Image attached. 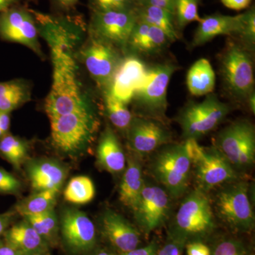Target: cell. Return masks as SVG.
<instances>
[{"mask_svg":"<svg viewBox=\"0 0 255 255\" xmlns=\"http://www.w3.org/2000/svg\"><path fill=\"white\" fill-rule=\"evenodd\" d=\"M36 21L38 29L48 38L53 62V83L45 102L47 115L50 117L93 110L82 93L76 63L64 40L73 26V21L41 12L36 15Z\"/></svg>","mask_w":255,"mask_h":255,"instance_id":"6da1fadb","label":"cell"},{"mask_svg":"<svg viewBox=\"0 0 255 255\" xmlns=\"http://www.w3.org/2000/svg\"><path fill=\"white\" fill-rule=\"evenodd\" d=\"M53 145L63 153H82L95 139L99 121L93 110L50 117Z\"/></svg>","mask_w":255,"mask_h":255,"instance_id":"7a4b0ae2","label":"cell"},{"mask_svg":"<svg viewBox=\"0 0 255 255\" xmlns=\"http://www.w3.org/2000/svg\"><path fill=\"white\" fill-rule=\"evenodd\" d=\"M150 164L151 174L169 196L177 199L187 192L192 166L184 144L162 146Z\"/></svg>","mask_w":255,"mask_h":255,"instance_id":"3957f363","label":"cell"},{"mask_svg":"<svg viewBox=\"0 0 255 255\" xmlns=\"http://www.w3.org/2000/svg\"><path fill=\"white\" fill-rule=\"evenodd\" d=\"M250 49L229 41L220 58V72L225 90L237 100H248L255 92L254 63Z\"/></svg>","mask_w":255,"mask_h":255,"instance_id":"277c9868","label":"cell"},{"mask_svg":"<svg viewBox=\"0 0 255 255\" xmlns=\"http://www.w3.org/2000/svg\"><path fill=\"white\" fill-rule=\"evenodd\" d=\"M184 144L194 167L198 189L206 192L237 179L236 169L216 147H202L194 139L186 140Z\"/></svg>","mask_w":255,"mask_h":255,"instance_id":"5b68a950","label":"cell"},{"mask_svg":"<svg viewBox=\"0 0 255 255\" xmlns=\"http://www.w3.org/2000/svg\"><path fill=\"white\" fill-rule=\"evenodd\" d=\"M230 112V105L211 93L203 102L188 103L178 115L177 121L182 128L183 137L196 140L217 127Z\"/></svg>","mask_w":255,"mask_h":255,"instance_id":"8992f818","label":"cell"},{"mask_svg":"<svg viewBox=\"0 0 255 255\" xmlns=\"http://www.w3.org/2000/svg\"><path fill=\"white\" fill-rule=\"evenodd\" d=\"M177 68V65L170 63L147 68L143 80L132 98L147 118L158 120L165 116L167 89Z\"/></svg>","mask_w":255,"mask_h":255,"instance_id":"52a82bcc","label":"cell"},{"mask_svg":"<svg viewBox=\"0 0 255 255\" xmlns=\"http://www.w3.org/2000/svg\"><path fill=\"white\" fill-rule=\"evenodd\" d=\"M216 149L235 169H247L255 160V129L246 119L225 127L216 136Z\"/></svg>","mask_w":255,"mask_h":255,"instance_id":"ba28073f","label":"cell"},{"mask_svg":"<svg viewBox=\"0 0 255 255\" xmlns=\"http://www.w3.org/2000/svg\"><path fill=\"white\" fill-rule=\"evenodd\" d=\"M215 209L220 219L231 227L241 231L254 227V211L246 182H231L221 189L215 199Z\"/></svg>","mask_w":255,"mask_h":255,"instance_id":"9c48e42d","label":"cell"},{"mask_svg":"<svg viewBox=\"0 0 255 255\" xmlns=\"http://www.w3.org/2000/svg\"><path fill=\"white\" fill-rule=\"evenodd\" d=\"M136 21L134 9L94 11L90 19V35L115 48L126 50Z\"/></svg>","mask_w":255,"mask_h":255,"instance_id":"30bf717a","label":"cell"},{"mask_svg":"<svg viewBox=\"0 0 255 255\" xmlns=\"http://www.w3.org/2000/svg\"><path fill=\"white\" fill-rule=\"evenodd\" d=\"M177 229L182 234L198 236L212 231L214 214L205 191L196 188L186 196L175 216Z\"/></svg>","mask_w":255,"mask_h":255,"instance_id":"8fae6325","label":"cell"},{"mask_svg":"<svg viewBox=\"0 0 255 255\" xmlns=\"http://www.w3.org/2000/svg\"><path fill=\"white\" fill-rule=\"evenodd\" d=\"M38 32L31 9L17 4L0 13V39L20 43L42 57Z\"/></svg>","mask_w":255,"mask_h":255,"instance_id":"7c38bea8","label":"cell"},{"mask_svg":"<svg viewBox=\"0 0 255 255\" xmlns=\"http://www.w3.org/2000/svg\"><path fill=\"white\" fill-rule=\"evenodd\" d=\"M87 71L100 87H109L122 63L117 48L90 35V40L82 51Z\"/></svg>","mask_w":255,"mask_h":255,"instance_id":"4fadbf2b","label":"cell"},{"mask_svg":"<svg viewBox=\"0 0 255 255\" xmlns=\"http://www.w3.org/2000/svg\"><path fill=\"white\" fill-rule=\"evenodd\" d=\"M60 231L65 246L73 255L87 254L95 247V226L85 213L77 209L64 211Z\"/></svg>","mask_w":255,"mask_h":255,"instance_id":"5bb4252c","label":"cell"},{"mask_svg":"<svg viewBox=\"0 0 255 255\" xmlns=\"http://www.w3.org/2000/svg\"><path fill=\"white\" fill-rule=\"evenodd\" d=\"M127 130L129 146L139 155L150 154L171 140L161 122L147 117H134Z\"/></svg>","mask_w":255,"mask_h":255,"instance_id":"9a60e30c","label":"cell"},{"mask_svg":"<svg viewBox=\"0 0 255 255\" xmlns=\"http://www.w3.org/2000/svg\"><path fill=\"white\" fill-rule=\"evenodd\" d=\"M169 198L167 191L156 185H145L133 210L138 224L151 232L163 224L168 216Z\"/></svg>","mask_w":255,"mask_h":255,"instance_id":"2e32d148","label":"cell"},{"mask_svg":"<svg viewBox=\"0 0 255 255\" xmlns=\"http://www.w3.org/2000/svg\"><path fill=\"white\" fill-rule=\"evenodd\" d=\"M245 14L229 16L216 13L201 17L191 41L192 48L201 46L219 36L241 38L244 28Z\"/></svg>","mask_w":255,"mask_h":255,"instance_id":"e0dca14e","label":"cell"},{"mask_svg":"<svg viewBox=\"0 0 255 255\" xmlns=\"http://www.w3.org/2000/svg\"><path fill=\"white\" fill-rule=\"evenodd\" d=\"M147 68L141 60L134 55L122 59L117 69L108 91L119 100L127 104L131 102L140 86Z\"/></svg>","mask_w":255,"mask_h":255,"instance_id":"ac0fdd59","label":"cell"},{"mask_svg":"<svg viewBox=\"0 0 255 255\" xmlns=\"http://www.w3.org/2000/svg\"><path fill=\"white\" fill-rule=\"evenodd\" d=\"M102 233L122 253L131 251L140 243V236L133 226L120 214L112 210L106 211L102 219Z\"/></svg>","mask_w":255,"mask_h":255,"instance_id":"d6986e66","label":"cell"},{"mask_svg":"<svg viewBox=\"0 0 255 255\" xmlns=\"http://www.w3.org/2000/svg\"><path fill=\"white\" fill-rule=\"evenodd\" d=\"M169 43L171 41L162 30L137 19L127 48L143 55L157 54L165 49Z\"/></svg>","mask_w":255,"mask_h":255,"instance_id":"ffe728a7","label":"cell"},{"mask_svg":"<svg viewBox=\"0 0 255 255\" xmlns=\"http://www.w3.org/2000/svg\"><path fill=\"white\" fill-rule=\"evenodd\" d=\"M31 187L36 191L53 190L59 192L66 171L61 164L49 159L38 160L28 167Z\"/></svg>","mask_w":255,"mask_h":255,"instance_id":"44dd1931","label":"cell"},{"mask_svg":"<svg viewBox=\"0 0 255 255\" xmlns=\"http://www.w3.org/2000/svg\"><path fill=\"white\" fill-rule=\"evenodd\" d=\"M2 236L4 243L16 248L23 255L48 251L49 245L26 221L11 225Z\"/></svg>","mask_w":255,"mask_h":255,"instance_id":"7402d4cb","label":"cell"},{"mask_svg":"<svg viewBox=\"0 0 255 255\" xmlns=\"http://www.w3.org/2000/svg\"><path fill=\"white\" fill-rule=\"evenodd\" d=\"M99 164L111 173L122 172L126 167V157L118 137L107 127L101 135L97 147Z\"/></svg>","mask_w":255,"mask_h":255,"instance_id":"603a6c76","label":"cell"},{"mask_svg":"<svg viewBox=\"0 0 255 255\" xmlns=\"http://www.w3.org/2000/svg\"><path fill=\"white\" fill-rule=\"evenodd\" d=\"M144 187L145 182L142 177L141 164L137 159L130 157L128 159V167L119 187L121 202L133 211Z\"/></svg>","mask_w":255,"mask_h":255,"instance_id":"cb8c5ba5","label":"cell"},{"mask_svg":"<svg viewBox=\"0 0 255 255\" xmlns=\"http://www.w3.org/2000/svg\"><path fill=\"white\" fill-rule=\"evenodd\" d=\"M134 11L137 19L162 30L171 43L180 38L173 13L162 8L145 4H137Z\"/></svg>","mask_w":255,"mask_h":255,"instance_id":"d4e9b609","label":"cell"},{"mask_svg":"<svg viewBox=\"0 0 255 255\" xmlns=\"http://www.w3.org/2000/svg\"><path fill=\"white\" fill-rule=\"evenodd\" d=\"M216 75L209 60L201 58L191 65L187 75L188 90L191 95L200 97L213 93Z\"/></svg>","mask_w":255,"mask_h":255,"instance_id":"484cf974","label":"cell"},{"mask_svg":"<svg viewBox=\"0 0 255 255\" xmlns=\"http://www.w3.org/2000/svg\"><path fill=\"white\" fill-rule=\"evenodd\" d=\"M31 86L23 79L0 82V112L11 113L31 99Z\"/></svg>","mask_w":255,"mask_h":255,"instance_id":"4316f807","label":"cell"},{"mask_svg":"<svg viewBox=\"0 0 255 255\" xmlns=\"http://www.w3.org/2000/svg\"><path fill=\"white\" fill-rule=\"evenodd\" d=\"M58 193V191L53 190L37 191L24 200L19 201L15 206L14 211L26 217L54 209Z\"/></svg>","mask_w":255,"mask_h":255,"instance_id":"83f0119b","label":"cell"},{"mask_svg":"<svg viewBox=\"0 0 255 255\" xmlns=\"http://www.w3.org/2000/svg\"><path fill=\"white\" fill-rule=\"evenodd\" d=\"M95 195V185L91 179L85 176L73 178L64 191L65 200L79 205L90 202Z\"/></svg>","mask_w":255,"mask_h":255,"instance_id":"f1b7e54d","label":"cell"},{"mask_svg":"<svg viewBox=\"0 0 255 255\" xmlns=\"http://www.w3.org/2000/svg\"><path fill=\"white\" fill-rule=\"evenodd\" d=\"M24 219L48 245L55 244L58 237V223L54 209L39 215L26 216Z\"/></svg>","mask_w":255,"mask_h":255,"instance_id":"f546056e","label":"cell"},{"mask_svg":"<svg viewBox=\"0 0 255 255\" xmlns=\"http://www.w3.org/2000/svg\"><path fill=\"white\" fill-rule=\"evenodd\" d=\"M27 153V145L22 139L9 133L0 139V156L16 168L21 166Z\"/></svg>","mask_w":255,"mask_h":255,"instance_id":"4dcf8cb0","label":"cell"},{"mask_svg":"<svg viewBox=\"0 0 255 255\" xmlns=\"http://www.w3.org/2000/svg\"><path fill=\"white\" fill-rule=\"evenodd\" d=\"M106 112L114 127L120 130H127L132 117L127 104L114 97L110 92L105 95Z\"/></svg>","mask_w":255,"mask_h":255,"instance_id":"1f68e13d","label":"cell"},{"mask_svg":"<svg viewBox=\"0 0 255 255\" xmlns=\"http://www.w3.org/2000/svg\"><path fill=\"white\" fill-rule=\"evenodd\" d=\"M200 2L201 0H175L174 16L178 31L184 29L189 23L200 21Z\"/></svg>","mask_w":255,"mask_h":255,"instance_id":"d6a6232c","label":"cell"},{"mask_svg":"<svg viewBox=\"0 0 255 255\" xmlns=\"http://www.w3.org/2000/svg\"><path fill=\"white\" fill-rule=\"evenodd\" d=\"M135 6L136 3L134 0H90L92 12L132 10Z\"/></svg>","mask_w":255,"mask_h":255,"instance_id":"836d02e7","label":"cell"},{"mask_svg":"<svg viewBox=\"0 0 255 255\" xmlns=\"http://www.w3.org/2000/svg\"><path fill=\"white\" fill-rule=\"evenodd\" d=\"M245 23L241 38L243 44L251 50L254 48L255 44V9L251 6L244 12Z\"/></svg>","mask_w":255,"mask_h":255,"instance_id":"e575fe53","label":"cell"},{"mask_svg":"<svg viewBox=\"0 0 255 255\" xmlns=\"http://www.w3.org/2000/svg\"><path fill=\"white\" fill-rule=\"evenodd\" d=\"M21 189V182L12 174L0 167V194H16Z\"/></svg>","mask_w":255,"mask_h":255,"instance_id":"d590c367","label":"cell"},{"mask_svg":"<svg viewBox=\"0 0 255 255\" xmlns=\"http://www.w3.org/2000/svg\"><path fill=\"white\" fill-rule=\"evenodd\" d=\"M214 255H245L241 245L237 242L226 241L219 243L215 249Z\"/></svg>","mask_w":255,"mask_h":255,"instance_id":"8d00e7d4","label":"cell"},{"mask_svg":"<svg viewBox=\"0 0 255 255\" xmlns=\"http://www.w3.org/2000/svg\"><path fill=\"white\" fill-rule=\"evenodd\" d=\"M174 4H175V0H140L137 4L157 6V7L167 10L174 14Z\"/></svg>","mask_w":255,"mask_h":255,"instance_id":"74e56055","label":"cell"},{"mask_svg":"<svg viewBox=\"0 0 255 255\" xmlns=\"http://www.w3.org/2000/svg\"><path fill=\"white\" fill-rule=\"evenodd\" d=\"M55 9L60 12H70L75 9L79 0H50Z\"/></svg>","mask_w":255,"mask_h":255,"instance_id":"f35d334b","label":"cell"},{"mask_svg":"<svg viewBox=\"0 0 255 255\" xmlns=\"http://www.w3.org/2000/svg\"><path fill=\"white\" fill-rule=\"evenodd\" d=\"M15 214H16V211L14 210H11V211L0 214V238L3 236L7 228L11 226Z\"/></svg>","mask_w":255,"mask_h":255,"instance_id":"ab89813d","label":"cell"},{"mask_svg":"<svg viewBox=\"0 0 255 255\" xmlns=\"http://www.w3.org/2000/svg\"><path fill=\"white\" fill-rule=\"evenodd\" d=\"M225 6L236 11L247 9L249 7L252 0H221Z\"/></svg>","mask_w":255,"mask_h":255,"instance_id":"60d3db41","label":"cell"},{"mask_svg":"<svg viewBox=\"0 0 255 255\" xmlns=\"http://www.w3.org/2000/svg\"><path fill=\"white\" fill-rule=\"evenodd\" d=\"M188 255H211L209 248L201 243H190L187 247Z\"/></svg>","mask_w":255,"mask_h":255,"instance_id":"b9f144b4","label":"cell"},{"mask_svg":"<svg viewBox=\"0 0 255 255\" xmlns=\"http://www.w3.org/2000/svg\"><path fill=\"white\" fill-rule=\"evenodd\" d=\"M10 125H11L10 113L0 112V139L9 133Z\"/></svg>","mask_w":255,"mask_h":255,"instance_id":"7bdbcfd3","label":"cell"},{"mask_svg":"<svg viewBox=\"0 0 255 255\" xmlns=\"http://www.w3.org/2000/svg\"><path fill=\"white\" fill-rule=\"evenodd\" d=\"M122 255H157L156 253V246L155 244H150L149 246L142 248H135L131 251L122 253Z\"/></svg>","mask_w":255,"mask_h":255,"instance_id":"ee69618b","label":"cell"},{"mask_svg":"<svg viewBox=\"0 0 255 255\" xmlns=\"http://www.w3.org/2000/svg\"><path fill=\"white\" fill-rule=\"evenodd\" d=\"M157 255H181L180 243H168L157 253Z\"/></svg>","mask_w":255,"mask_h":255,"instance_id":"f6af8a7d","label":"cell"},{"mask_svg":"<svg viewBox=\"0 0 255 255\" xmlns=\"http://www.w3.org/2000/svg\"><path fill=\"white\" fill-rule=\"evenodd\" d=\"M0 255H23V254L16 248L3 243V244L0 246Z\"/></svg>","mask_w":255,"mask_h":255,"instance_id":"bcb514c9","label":"cell"},{"mask_svg":"<svg viewBox=\"0 0 255 255\" xmlns=\"http://www.w3.org/2000/svg\"><path fill=\"white\" fill-rule=\"evenodd\" d=\"M21 0H0V13L17 5Z\"/></svg>","mask_w":255,"mask_h":255,"instance_id":"7dc6e473","label":"cell"},{"mask_svg":"<svg viewBox=\"0 0 255 255\" xmlns=\"http://www.w3.org/2000/svg\"><path fill=\"white\" fill-rule=\"evenodd\" d=\"M248 104H249L250 108H251V112L253 114L255 112V92L252 93L248 99Z\"/></svg>","mask_w":255,"mask_h":255,"instance_id":"c3c4849f","label":"cell"},{"mask_svg":"<svg viewBox=\"0 0 255 255\" xmlns=\"http://www.w3.org/2000/svg\"><path fill=\"white\" fill-rule=\"evenodd\" d=\"M30 255H49V253H48V251H42L38 252V253H33V254H31Z\"/></svg>","mask_w":255,"mask_h":255,"instance_id":"681fc988","label":"cell"},{"mask_svg":"<svg viewBox=\"0 0 255 255\" xmlns=\"http://www.w3.org/2000/svg\"><path fill=\"white\" fill-rule=\"evenodd\" d=\"M95 255H114L112 253H107V252L102 251L100 253H97Z\"/></svg>","mask_w":255,"mask_h":255,"instance_id":"f907efd6","label":"cell"},{"mask_svg":"<svg viewBox=\"0 0 255 255\" xmlns=\"http://www.w3.org/2000/svg\"><path fill=\"white\" fill-rule=\"evenodd\" d=\"M3 243H4V241H3V240H1V238H0V246L3 244Z\"/></svg>","mask_w":255,"mask_h":255,"instance_id":"816d5d0a","label":"cell"},{"mask_svg":"<svg viewBox=\"0 0 255 255\" xmlns=\"http://www.w3.org/2000/svg\"><path fill=\"white\" fill-rule=\"evenodd\" d=\"M134 1H135V2L136 3V4H137V3L139 2V1H140V0H134Z\"/></svg>","mask_w":255,"mask_h":255,"instance_id":"f5cc1de1","label":"cell"}]
</instances>
